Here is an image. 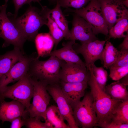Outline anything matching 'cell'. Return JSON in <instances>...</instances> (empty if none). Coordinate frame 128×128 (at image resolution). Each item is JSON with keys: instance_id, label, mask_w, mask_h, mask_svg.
Returning a JSON list of instances; mask_svg holds the SVG:
<instances>
[{"instance_id": "obj_21", "label": "cell", "mask_w": 128, "mask_h": 128, "mask_svg": "<svg viewBox=\"0 0 128 128\" xmlns=\"http://www.w3.org/2000/svg\"><path fill=\"white\" fill-rule=\"evenodd\" d=\"M45 120L50 128H70L65 123L57 107L55 105L48 107Z\"/></svg>"}, {"instance_id": "obj_34", "label": "cell", "mask_w": 128, "mask_h": 128, "mask_svg": "<svg viewBox=\"0 0 128 128\" xmlns=\"http://www.w3.org/2000/svg\"><path fill=\"white\" fill-rule=\"evenodd\" d=\"M120 50H128V32L124 38L123 41L119 46Z\"/></svg>"}, {"instance_id": "obj_6", "label": "cell", "mask_w": 128, "mask_h": 128, "mask_svg": "<svg viewBox=\"0 0 128 128\" xmlns=\"http://www.w3.org/2000/svg\"><path fill=\"white\" fill-rule=\"evenodd\" d=\"M8 0H5L4 4L0 10V37L4 41L2 47H6L12 44L14 47L23 52V46L26 40L7 15L6 9Z\"/></svg>"}, {"instance_id": "obj_19", "label": "cell", "mask_w": 128, "mask_h": 128, "mask_svg": "<svg viewBox=\"0 0 128 128\" xmlns=\"http://www.w3.org/2000/svg\"><path fill=\"white\" fill-rule=\"evenodd\" d=\"M24 55L19 49L14 47L12 50L0 55V78L6 73Z\"/></svg>"}, {"instance_id": "obj_15", "label": "cell", "mask_w": 128, "mask_h": 128, "mask_svg": "<svg viewBox=\"0 0 128 128\" xmlns=\"http://www.w3.org/2000/svg\"><path fill=\"white\" fill-rule=\"evenodd\" d=\"M59 84L64 95L73 110L84 96L88 87L87 82H68L60 81Z\"/></svg>"}, {"instance_id": "obj_31", "label": "cell", "mask_w": 128, "mask_h": 128, "mask_svg": "<svg viewBox=\"0 0 128 128\" xmlns=\"http://www.w3.org/2000/svg\"><path fill=\"white\" fill-rule=\"evenodd\" d=\"M128 66V50H120L116 60L111 66L124 67Z\"/></svg>"}, {"instance_id": "obj_1", "label": "cell", "mask_w": 128, "mask_h": 128, "mask_svg": "<svg viewBox=\"0 0 128 128\" xmlns=\"http://www.w3.org/2000/svg\"><path fill=\"white\" fill-rule=\"evenodd\" d=\"M90 73L87 83L90 87L93 98V104L97 118L96 126L105 128L111 122L113 111L122 101L110 97L99 87L92 71L91 65L88 67Z\"/></svg>"}, {"instance_id": "obj_25", "label": "cell", "mask_w": 128, "mask_h": 128, "mask_svg": "<svg viewBox=\"0 0 128 128\" xmlns=\"http://www.w3.org/2000/svg\"><path fill=\"white\" fill-rule=\"evenodd\" d=\"M111 123L128 124V100L121 101L114 110Z\"/></svg>"}, {"instance_id": "obj_33", "label": "cell", "mask_w": 128, "mask_h": 128, "mask_svg": "<svg viewBox=\"0 0 128 128\" xmlns=\"http://www.w3.org/2000/svg\"><path fill=\"white\" fill-rule=\"evenodd\" d=\"M10 128H20L24 125V121L23 118L21 117L16 118L11 122Z\"/></svg>"}, {"instance_id": "obj_38", "label": "cell", "mask_w": 128, "mask_h": 128, "mask_svg": "<svg viewBox=\"0 0 128 128\" xmlns=\"http://www.w3.org/2000/svg\"><path fill=\"white\" fill-rule=\"evenodd\" d=\"M2 6H1L0 5V10L2 9Z\"/></svg>"}, {"instance_id": "obj_39", "label": "cell", "mask_w": 128, "mask_h": 128, "mask_svg": "<svg viewBox=\"0 0 128 128\" xmlns=\"http://www.w3.org/2000/svg\"><path fill=\"white\" fill-rule=\"evenodd\" d=\"M52 0V1H55V0H56L57 1V0Z\"/></svg>"}, {"instance_id": "obj_26", "label": "cell", "mask_w": 128, "mask_h": 128, "mask_svg": "<svg viewBox=\"0 0 128 128\" xmlns=\"http://www.w3.org/2000/svg\"><path fill=\"white\" fill-rule=\"evenodd\" d=\"M47 19L46 25L49 30V33L53 39L56 49L58 45L64 38V33L54 20L49 16L45 15Z\"/></svg>"}, {"instance_id": "obj_5", "label": "cell", "mask_w": 128, "mask_h": 128, "mask_svg": "<svg viewBox=\"0 0 128 128\" xmlns=\"http://www.w3.org/2000/svg\"><path fill=\"white\" fill-rule=\"evenodd\" d=\"M82 18L91 26L96 35L102 34L108 36L109 30L98 0H91L86 6L79 9L69 10Z\"/></svg>"}, {"instance_id": "obj_2", "label": "cell", "mask_w": 128, "mask_h": 128, "mask_svg": "<svg viewBox=\"0 0 128 128\" xmlns=\"http://www.w3.org/2000/svg\"><path fill=\"white\" fill-rule=\"evenodd\" d=\"M29 5L25 13L18 17H14L10 13L7 14L26 40L33 41L40 28L46 25L47 19L41 10Z\"/></svg>"}, {"instance_id": "obj_23", "label": "cell", "mask_w": 128, "mask_h": 128, "mask_svg": "<svg viewBox=\"0 0 128 128\" xmlns=\"http://www.w3.org/2000/svg\"><path fill=\"white\" fill-rule=\"evenodd\" d=\"M125 32H128V10L127 8L121 18L109 30V39L124 38L126 35Z\"/></svg>"}, {"instance_id": "obj_10", "label": "cell", "mask_w": 128, "mask_h": 128, "mask_svg": "<svg viewBox=\"0 0 128 128\" xmlns=\"http://www.w3.org/2000/svg\"><path fill=\"white\" fill-rule=\"evenodd\" d=\"M36 53L29 56L24 55L5 74L0 78V90L10 83L19 80L28 72L30 63L37 56Z\"/></svg>"}, {"instance_id": "obj_20", "label": "cell", "mask_w": 128, "mask_h": 128, "mask_svg": "<svg viewBox=\"0 0 128 128\" xmlns=\"http://www.w3.org/2000/svg\"><path fill=\"white\" fill-rule=\"evenodd\" d=\"M37 57L49 56L54 45L49 33L38 34L35 39Z\"/></svg>"}, {"instance_id": "obj_37", "label": "cell", "mask_w": 128, "mask_h": 128, "mask_svg": "<svg viewBox=\"0 0 128 128\" xmlns=\"http://www.w3.org/2000/svg\"><path fill=\"white\" fill-rule=\"evenodd\" d=\"M122 2L124 6L126 7H128V0H124L122 1Z\"/></svg>"}, {"instance_id": "obj_24", "label": "cell", "mask_w": 128, "mask_h": 128, "mask_svg": "<svg viewBox=\"0 0 128 128\" xmlns=\"http://www.w3.org/2000/svg\"><path fill=\"white\" fill-rule=\"evenodd\" d=\"M102 56L104 67L107 69L115 62L120 52L108 40L105 44Z\"/></svg>"}, {"instance_id": "obj_12", "label": "cell", "mask_w": 128, "mask_h": 128, "mask_svg": "<svg viewBox=\"0 0 128 128\" xmlns=\"http://www.w3.org/2000/svg\"><path fill=\"white\" fill-rule=\"evenodd\" d=\"M90 73L86 67L79 64L65 62L59 71L60 81L68 82H87Z\"/></svg>"}, {"instance_id": "obj_3", "label": "cell", "mask_w": 128, "mask_h": 128, "mask_svg": "<svg viewBox=\"0 0 128 128\" xmlns=\"http://www.w3.org/2000/svg\"><path fill=\"white\" fill-rule=\"evenodd\" d=\"M39 59L37 56L30 63L28 72L31 77L48 85L59 83V71L65 62L53 56L46 60Z\"/></svg>"}, {"instance_id": "obj_8", "label": "cell", "mask_w": 128, "mask_h": 128, "mask_svg": "<svg viewBox=\"0 0 128 128\" xmlns=\"http://www.w3.org/2000/svg\"><path fill=\"white\" fill-rule=\"evenodd\" d=\"M73 109V115L79 127L91 128L96 126L97 118L93 104V98L90 92L85 94Z\"/></svg>"}, {"instance_id": "obj_27", "label": "cell", "mask_w": 128, "mask_h": 128, "mask_svg": "<svg viewBox=\"0 0 128 128\" xmlns=\"http://www.w3.org/2000/svg\"><path fill=\"white\" fill-rule=\"evenodd\" d=\"M91 65L96 81L99 87L104 91L107 81V72L103 67H97L95 64Z\"/></svg>"}, {"instance_id": "obj_14", "label": "cell", "mask_w": 128, "mask_h": 128, "mask_svg": "<svg viewBox=\"0 0 128 128\" xmlns=\"http://www.w3.org/2000/svg\"><path fill=\"white\" fill-rule=\"evenodd\" d=\"M109 30L122 17L126 8L120 0H99Z\"/></svg>"}, {"instance_id": "obj_17", "label": "cell", "mask_w": 128, "mask_h": 128, "mask_svg": "<svg viewBox=\"0 0 128 128\" xmlns=\"http://www.w3.org/2000/svg\"><path fill=\"white\" fill-rule=\"evenodd\" d=\"M64 43L63 47L51 51L49 56H55L66 62L76 63L86 66L73 48L75 41L71 40Z\"/></svg>"}, {"instance_id": "obj_16", "label": "cell", "mask_w": 128, "mask_h": 128, "mask_svg": "<svg viewBox=\"0 0 128 128\" xmlns=\"http://www.w3.org/2000/svg\"><path fill=\"white\" fill-rule=\"evenodd\" d=\"M25 107L20 102L13 100L10 102L4 100L0 102V120L3 123L5 121L11 122L19 117L27 118Z\"/></svg>"}, {"instance_id": "obj_11", "label": "cell", "mask_w": 128, "mask_h": 128, "mask_svg": "<svg viewBox=\"0 0 128 128\" xmlns=\"http://www.w3.org/2000/svg\"><path fill=\"white\" fill-rule=\"evenodd\" d=\"M106 41L97 39L81 45L75 43L74 44L76 47L73 48L77 53L81 54L83 57L88 70L89 65L95 64L98 60L101 61L102 54Z\"/></svg>"}, {"instance_id": "obj_13", "label": "cell", "mask_w": 128, "mask_h": 128, "mask_svg": "<svg viewBox=\"0 0 128 128\" xmlns=\"http://www.w3.org/2000/svg\"><path fill=\"white\" fill-rule=\"evenodd\" d=\"M69 40H78L83 44L98 39L90 25L82 18L76 14L72 22Z\"/></svg>"}, {"instance_id": "obj_35", "label": "cell", "mask_w": 128, "mask_h": 128, "mask_svg": "<svg viewBox=\"0 0 128 128\" xmlns=\"http://www.w3.org/2000/svg\"><path fill=\"white\" fill-rule=\"evenodd\" d=\"M128 124H119L111 123L107 125L105 128H128Z\"/></svg>"}, {"instance_id": "obj_22", "label": "cell", "mask_w": 128, "mask_h": 128, "mask_svg": "<svg viewBox=\"0 0 128 128\" xmlns=\"http://www.w3.org/2000/svg\"><path fill=\"white\" fill-rule=\"evenodd\" d=\"M106 85L105 92L111 98L115 100L123 101L128 100L126 86L120 80Z\"/></svg>"}, {"instance_id": "obj_18", "label": "cell", "mask_w": 128, "mask_h": 128, "mask_svg": "<svg viewBox=\"0 0 128 128\" xmlns=\"http://www.w3.org/2000/svg\"><path fill=\"white\" fill-rule=\"evenodd\" d=\"M41 7L44 14L49 16L54 20L63 32L65 39L69 40L70 33L68 22L59 4L57 3L55 7L52 9H49L46 6H42Z\"/></svg>"}, {"instance_id": "obj_29", "label": "cell", "mask_w": 128, "mask_h": 128, "mask_svg": "<svg viewBox=\"0 0 128 128\" xmlns=\"http://www.w3.org/2000/svg\"><path fill=\"white\" fill-rule=\"evenodd\" d=\"M109 76L112 80H119L128 74V66L124 67L110 66Z\"/></svg>"}, {"instance_id": "obj_32", "label": "cell", "mask_w": 128, "mask_h": 128, "mask_svg": "<svg viewBox=\"0 0 128 128\" xmlns=\"http://www.w3.org/2000/svg\"><path fill=\"white\" fill-rule=\"evenodd\" d=\"M14 4L15 11L14 14H12L14 18L17 17L19 10L24 5L28 4H31L32 2L38 3L41 7L42 6L40 3V0H12Z\"/></svg>"}, {"instance_id": "obj_4", "label": "cell", "mask_w": 128, "mask_h": 128, "mask_svg": "<svg viewBox=\"0 0 128 128\" xmlns=\"http://www.w3.org/2000/svg\"><path fill=\"white\" fill-rule=\"evenodd\" d=\"M34 90L33 79L28 73L10 86H5L0 90V102L5 98L17 101L23 104L27 110L31 104Z\"/></svg>"}, {"instance_id": "obj_7", "label": "cell", "mask_w": 128, "mask_h": 128, "mask_svg": "<svg viewBox=\"0 0 128 128\" xmlns=\"http://www.w3.org/2000/svg\"><path fill=\"white\" fill-rule=\"evenodd\" d=\"M32 78L34 84L32 102L25 110L29 117H41L45 120L46 112L50 100L47 90L48 85Z\"/></svg>"}, {"instance_id": "obj_9", "label": "cell", "mask_w": 128, "mask_h": 128, "mask_svg": "<svg viewBox=\"0 0 128 128\" xmlns=\"http://www.w3.org/2000/svg\"><path fill=\"white\" fill-rule=\"evenodd\" d=\"M47 90L56 103L59 110L70 128H78L73 115V110L62 91L59 83L47 85Z\"/></svg>"}, {"instance_id": "obj_30", "label": "cell", "mask_w": 128, "mask_h": 128, "mask_svg": "<svg viewBox=\"0 0 128 128\" xmlns=\"http://www.w3.org/2000/svg\"><path fill=\"white\" fill-rule=\"evenodd\" d=\"M23 118L24 120V125L27 128H50L46 123L42 122L39 118L36 117Z\"/></svg>"}, {"instance_id": "obj_28", "label": "cell", "mask_w": 128, "mask_h": 128, "mask_svg": "<svg viewBox=\"0 0 128 128\" xmlns=\"http://www.w3.org/2000/svg\"><path fill=\"white\" fill-rule=\"evenodd\" d=\"M91 0H57L60 7L68 8H72L79 9L85 7Z\"/></svg>"}, {"instance_id": "obj_36", "label": "cell", "mask_w": 128, "mask_h": 128, "mask_svg": "<svg viewBox=\"0 0 128 128\" xmlns=\"http://www.w3.org/2000/svg\"><path fill=\"white\" fill-rule=\"evenodd\" d=\"M120 81L126 86L128 85V74L122 78Z\"/></svg>"}]
</instances>
